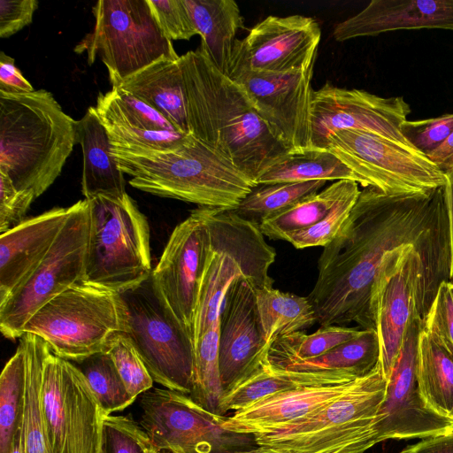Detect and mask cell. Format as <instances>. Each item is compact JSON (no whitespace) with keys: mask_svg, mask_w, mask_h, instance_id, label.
I'll return each instance as SVG.
<instances>
[{"mask_svg":"<svg viewBox=\"0 0 453 453\" xmlns=\"http://www.w3.org/2000/svg\"><path fill=\"white\" fill-rule=\"evenodd\" d=\"M449 257L444 187L382 193L364 188L334 239L323 247L308 296L320 326L375 330L372 295L386 257L405 246Z\"/></svg>","mask_w":453,"mask_h":453,"instance_id":"obj_1","label":"cell"},{"mask_svg":"<svg viewBox=\"0 0 453 453\" xmlns=\"http://www.w3.org/2000/svg\"><path fill=\"white\" fill-rule=\"evenodd\" d=\"M189 134L228 159L257 185L289 153L236 81L199 50L180 56Z\"/></svg>","mask_w":453,"mask_h":453,"instance_id":"obj_2","label":"cell"},{"mask_svg":"<svg viewBox=\"0 0 453 453\" xmlns=\"http://www.w3.org/2000/svg\"><path fill=\"white\" fill-rule=\"evenodd\" d=\"M128 183L143 192L203 207L234 210L256 184L211 147L188 134L171 150L113 146Z\"/></svg>","mask_w":453,"mask_h":453,"instance_id":"obj_3","label":"cell"},{"mask_svg":"<svg viewBox=\"0 0 453 453\" xmlns=\"http://www.w3.org/2000/svg\"><path fill=\"white\" fill-rule=\"evenodd\" d=\"M77 121L45 89L0 91V173L35 198L60 175L76 143Z\"/></svg>","mask_w":453,"mask_h":453,"instance_id":"obj_4","label":"cell"},{"mask_svg":"<svg viewBox=\"0 0 453 453\" xmlns=\"http://www.w3.org/2000/svg\"><path fill=\"white\" fill-rule=\"evenodd\" d=\"M196 210L206 226L209 246L193 325L194 346L219 320L222 300L236 279L244 278L255 290L273 287L268 273L276 257L257 223L230 209Z\"/></svg>","mask_w":453,"mask_h":453,"instance_id":"obj_5","label":"cell"},{"mask_svg":"<svg viewBox=\"0 0 453 453\" xmlns=\"http://www.w3.org/2000/svg\"><path fill=\"white\" fill-rule=\"evenodd\" d=\"M387 386L379 364L324 407L283 427L256 434L255 441L281 453H365L378 443L375 419Z\"/></svg>","mask_w":453,"mask_h":453,"instance_id":"obj_6","label":"cell"},{"mask_svg":"<svg viewBox=\"0 0 453 453\" xmlns=\"http://www.w3.org/2000/svg\"><path fill=\"white\" fill-rule=\"evenodd\" d=\"M123 331L154 381L190 395L194 385L192 336L170 308L152 273L140 283L118 292Z\"/></svg>","mask_w":453,"mask_h":453,"instance_id":"obj_7","label":"cell"},{"mask_svg":"<svg viewBox=\"0 0 453 453\" xmlns=\"http://www.w3.org/2000/svg\"><path fill=\"white\" fill-rule=\"evenodd\" d=\"M90 203V234L83 282L120 292L152 273L150 226L134 199L97 196Z\"/></svg>","mask_w":453,"mask_h":453,"instance_id":"obj_8","label":"cell"},{"mask_svg":"<svg viewBox=\"0 0 453 453\" xmlns=\"http://www.w3.org/2000/svg\"><path fill=\"white\" fill-rule=\"evenodd\" d=\"M123 326L118 293L81 281L41 307L23 332L42 338L58 357L78 363L105 351Z\"/></svg>","mask_w":453,"mask_h":453,"instance_id":"obj_9","label":"cell"},{"mask_svg":"<svg viewBox=\"0 0 453 453\" xmlns=\"http://www.w3.org/2000/svg\"><path fill=\"white\" fill-rule=\"evenodd\" d=\"M92 12L94 27L74 52H86L90 65L99 58L112 88L160 58L179 59L147 0H100Z\"/></svg>","mask_w":453,"mask_h":453,"instance_id":"obj_10","label":"cell"},{"mask_svg":"<svg viewBox=\"0 0 453 453\" xmlns=\"http://www.w3.org/2000/svg\"><path fill=\"white\" fill-rule=\"evenodd\" d=\"M46 256L0 303V330L10 340L19 339L27 320L45 303L84 279L90 234V203L80 200Z\"/></svg>","mask_w":453,"mask_h":453,"instance_id":"obj_11","label":"cell"},{"mask_svg":"<svg viewBox=\"0 0 453 453\" xmlns=\"http://www.w3.org/2000/svg\"><path fill=\"white\" fill-rule=\"evenodd\" d=\"M139 424L154 446L170 453H242L257 446L254 435L223 426L188 395L152 388L139 396Z\"/></svg>","mask_w":453,"mask_h":453,"instance_id":"obj_12","label":"cell"},{"mask_svg":"<svg viewBox=\"0 0 453 453\" xmlns=\"http://www.w3.org/2000/svg\"><path fill=\"white\" fill-rule=\"evenodd\" d=\"M40 398L53 453H103L106 414L78 366L51 349L43 363Z\"/></svg>","mask_w":453,"mask_h":453,"instance_id":"obj_13","label":"cell"},{"mask_svg":"<svg viewBox=\"0 0 453 453\" xmlns=\"http://www.w3.org/2000/svg\"><path fill=\"white\" fill-rule=\"evenodd\" d=\"M325 149L359 178L363 188L394 195L446 184V175L425 155L372 133L339 130L328 137Z\"/></svg>","mask_w":453,"mask_h":453,"instance_id":"obj_14","label":"cell"},{"mask_svg":"<svg viewBox=\"0 0 453 453\" xmlns=\"http://www.w3.org/2000/svg\"><path fill=\"white\" fill-rule=\"evenodd\" d=\"M411 111L403 96L382 97L326 82L311 95V147L325 149L328 137L339 130H358L413 149L401 132Z\"/></svg>","mask_w":453,"mask_h":453,"instance_id":"obj_15","label":"cell"},{"mask_svg":"<svg viewBox=\"0 0 453 453\" xmlns=\"http://www.w3.org/2000/svg\"><path fill=\"white\" fill-rule=\"evenodd\" d=\"M423 320L416 315L406 328L375 419L378 443L389 439H424L453 431V420L431 410L418 388V348Z\"/></svg>","mask_w":453,"mask_h":453,"instance_id":"obj_16","label":"cell"},{"mask_svg":"<svg viewBox=\"0 0 453 453\" xmlns=\"http://www.w3.org/2000/svg\"><path fill=\"white\" fill-rule=\"evenodd\" d=\"M315 59L287 73L245 72L229 77L242 87L260 117L289 153L312 148L311 81Z\"/></svg>","mask_w":453,"mask_h":453,"instance_id":"obj_17","label":"cell"},{"mask_svg":"<svg viewBox=\"0 0 453 453\" xmlns=\"http://www.w3.org/2000/svg\"><path fill=\"white\" fill-rule=\"evenodd\" d=\"M321 38L318 22L310 17L268 16L242 40H235L228 77L241 73H287L316 58Z\"/></svg>","mask_w":453,"mask_h":453,"instance_id":"obj_18","label":"cell"},{"mask_svg":"<svg viewBox=\"0 0 453 453\" xmlns=\"http://www.w3.org/2000/svg\"><path fill=\"white\" fill-rule=\"evenodd\" d=\"M208 246L206 226L195 209L173 229L152 270L167 303L191 336Z\"/></svg>","mask_w":453,"mask_h":453,"instance_id":"obj_19","label":"cell"},{"mask_svg":"<svg viewBox=\"0 0 453 453\" xmlns=\"http://www.w3.org/2000/svg\"><path fill=\"white\" fill-rule=\"evenodd\" d=\"M256 292L241 277L227 288L219 314V359L223 396L267 357ZM223 398V397H222Z\"/></svg>","mask_w":453,"mask_h":453,"instance_id":"obj_20","label":"cell"},{"mask_svg":"<svg viewBox=\"0 0 453 453\" xmlns=\"http://www.w3.org/2000/svg\"><path fill=\"white\" fill-rule=\"evenodd\" d=\"M94 110L113 146L171 150L188 136L152 107L119 88L100 94Z\"/></svg>","mask_w":453,"mask_h":453,"instance_id":"obj_21","label":"cell"},{"mask_svg":"<svg viewBox=\"0 0 453 453\" xmlns=\"http://www.w3.org/2000/svg\"><path fill=\"white\" fill-rule=\"evenodd\" d=\"M453 32V0H372L334 29L337 42L398 30Z\"/></svg>","mask_w":453,"mask_h":453,"instance_id":"obj_22","label":"cell"},{"mask_svg":"<svg viewBox=\"0 0 453 453\" xmlns=\"http://www.w3.org/2000/svg\"><path fill=\"white\" fill-rule=\"evenodd\" d=\"M70 209L56 207L0 235V303L34 271L65 225Z\"/></svg>","mask_w":453,"mask_h":453,"instance_id":"obj_23","label":"cell"},{"mask_svg":"<svg viewBox=\"0 0 453 453\" xmlns=\"http://www.w3.org/2000/svg\"><path fill=\"white\" fill-rule=\"evenodd\" d=\"M355 380L304 386L264 397L225 417L223 426L230 431L253 435L283 427L324 407L347 391Z\"/></svg>","mask_w":453,"mask_h":453,"instance_id":"obj_24","label":"cell"},{"mask_svg":"<svg viewBox=\"0 0 453 453\" xmlns=\"http://www.w3.org/2000/svg\"><path fill=\"white\" fill-rule=\"evenodd\" d=\"M114 88L129 93L152 107L179 132L190 134L179 59L160 58Z\"/></svg>","mask_w":453,"mask_h":453,"instance_id":"obj_25","label":"cell"},{"mask_svg":"<svg viewBox=\"0 0 453 453\" xmlns=\"http://www.w3.org/2000/svg\"><path fill=\"white\" fill-rule=\"evenodd\" d=\"M76 143L82 150L81 193L85 199L100 195L123 196L127 193L123 173L111 153L107 131L92 106L77 121Z\"/></svg>","mask_w":453,"mask_h":453,"instance_id":"obj_26","label":"cell"},{"mask_svg":"<svg viewBox=\"0 0 453 453\" xmlns=\"http://www.w3.org/2000/svg\"><path fill=\"white\" fill-rule=\"evenodd\" d=\"M356 379L358 378L341 372L278 369L271 365L266 357L253 372L223 396L219 414L225 417L228 411L235 412L264 397L286 390L304 386L341 384Z\"/></svg>","mask_w":453,"mask_h":453,"instance_id":"obj_27","label":"cell"},{"mask_svg":"<svg viewBox=\"0 0 453 453\" xmlns=\"http://www.w3.org/2000/svg\"><path fill=\"white\" fill-rule=\"evenodd\" d=\"M201 37L198 48L224 74H228L235 35L243 18L234 0H184Z\"/></svg>","mask_w":453,"mask_h":453,"instance_id":"obj_28","label":"cell"},{"mask_svg":"<svg viewBox=\"0 0 453 453\" xmlns=\"http://www.w3.org/2000/svg\"><path fill=\"white\" fill-rule=\"evenodd\" d=\"M25 379L20 431L23 453H53L48 440L41 407L42 368L50 346L39 336L25 333Z\"/></svg>","mask_w":453,"mask_h":453,"instance_id":"obj_29","label":"cell"},{"mask_svg":"<svg viewBox=\"0 0 453 453\" xmlns=\"http://www.w3.org/2000/svg\"><path fill=\"white\" fill-rule=\"evenodd\" d=\"M417 380L426 405L450 418L453 406V356L423 328L419 334Z\"/></svg>","mask_w":453,"mask_h":453,"instance_id":"obj_30","label":"cell"},{"mask_svg":"<svg viewBox=\"0 0 453 453\" xmlns=\"http://www.w3.org/2000/svg\"><path fill=\"white\" fill-rule=\"evenodd\" d=\"M255 292L263 337L268 348L277 339L318 323L308 296L282 292L273 287Z\"/></svg>","mask_w":453,"mask_h":453,"instance_id":"obj_31","label":"cell"},{"mask_svg":"<svg viewBox=\"0 0 453 453\" xmlns=\"http://www.w3.org/2000/svg\"><path fill=\"white\" fill-rule=\"evenodd\" d=\"M380 342L376 330L363 329L357 337L321 356L290 361L273 367L296 372H341L361 378L380 364Z\"/></svg>","mask_w":453,"mask_h":453,"instance_id":"obj_32","label":"cell"},{"mask_svg":"<svg viewBox=\"0 0 453 453\" xmlns=\"http://www.w3.org/2000/svg\"><path fill=\"white\" fill-rule=\"evenodd\" d=\"M348 180L359 178L335 155L326 149L311 148L290 152L265 170L257 184Z\"/></svg>","mask_w":453,"mask_h":453,"instance_id":"obj_33","label":"cell"},{"mask_svg":"<svg viewBox=\"0 0 453 453\" xmlns=\"http://www.w3.org/2000/svg\"><path fill=\"white\" fill-rule=\"evenodd\" d=\"M353 180H341L309 196L291 207L261 220L259 227L265 236L283 240L287 234L308 228L320 221L352 187Z\"/></svg>","mask_w":453,"mask_h":453,"instance_id":"obj_34","label":"cell"},{"mask_svg":"<svg viewBox=\"0 0 453 453\" xmlns=\"http://www.w3.org/2000/svg\"><path fill=\"white\" fill-rule=\"evenodd\" d=\"M326 182L320 180L257 184L234 211L241 218L259 225L262 219L318 193Z\"/></svg>","mask_w":453,"mask_h":453,"instance_id":"obj_35","label":"cell"},{"mask_svg":"<svg viewBox=\"0 0 453 453\" xmlns=\"http://www.w3.org/2000/svg\"><path fill=\"white\" fill-rule=\"evenodd\" d=\"M362 332L363 329L340 326H320L311 334L296 332L274 341L269 348L267 358L273 366L314 358L357 337Z\"/></svg>","mask_w":453,"mask_h":453,"instance_id":"obj_36","label":"cell"},{"mask_svg":"<svg viewBox=\"0 0 453 453\" xmlns=\"http://www.w3.org/2000/svg\"><path fill=\"white\" fill-rule=\"evenodd\" d=\"M219 342V320L209 327L195 344L194 385L189 395L203 409L217 415H219L223 397Z\"/></svg>","mask_w":453,"mask_h":453,"instance_id":"obj_37","label":"cell"},{"mask_svg":"<svg viewBox=\"0 0 453 453\" xmlns=\"http://www.w3.org/2000/svg\"><path fill=\"white\" fill-rule=\"evenodd\" d=\"M25 347L21 341L0 376V453H9L19 426L25 379Z\"/></svg>","mask_w":453,"mask_h":453,"instance_id":"obj_38","label":"cell"},{"mask_svg":"<svg viewBox=\"0 0 453 453\" xmlns=\"http://www.w3.org/2000/svg\"><path fill=\"white\" fill-rule=\"evenodd\" d=\"M73 364L84 374L106 415L122 411L134 402L106 351Z\"/></svg>","mask_w":453,"mask_h":453,"instance_id":"obj_39","label":"cell"},{"mask_svg":"<svg viewBox=\"0 0 453 453\" xmlns=\"http://www.w3.org/2000/svg\"><path fill=\"white\" fill-rule=\"evenodd\" d=\"M105 351L134 401L152 388L155 381L127 334L122 332L114 334Z\"/></svg>","mask_w":453,"mask_h":453,"instance_id":"obj_40","label":"cell"},{"mask_svg":"<svg viewBox=\"0 0 453 453\" xmlns=\"http://www.w3.org/2000/svg\"><path fill=\"white\" fill-rule=\"evenodd\" d=\"M360 191L358 184H356L320 221L303 230L287 234L283 241L288 242L296 249L325 247L334 239L348 219Z\"/></svg>","mask_w":453,"mask_h":453,"instance_id":"obj_41","label":"cell"},{"mask_svg":"<svg viewBox=\"0 0 453 453\" xmlns=\"http://www.w3.org/2000/svg\"><path fill=\"white\" fill-rule=\"evenodd\" d=\"M154 447L139 422L130 416L111 414L104 418V453H146Z\"/></svg>","mask_w":453,"mask_h":453,"instance_id":"obj_42","label":"cell"},{"mask_svg":"<svg viewBox=\"0 0 453 453\" xmlns=\"http://www.w3.org/2000/svg\"><path fill=\"white\" fill-rule=\"evenodd\" d=\"M401 132L414 150L426 157L453 132V113L420 120L407 119Z\"/></svg>","mask_w":453,"mask_h":453,"instance_id":"obj_43","label":"cell"},{"mask_svg":"<svg viewBox=\"0 0 453 453\" xmlns=\"http://www.w3.org/2000/svg\"><path fill=\"white\" fill-rule=\"evenodd\" d=\"M423 329L453 356V293L443 280L423 320Z\"/></svg>","mask_w":453,"mask_h":453,"instance_id":"obj_44","label":"cell"},{"mask_svg":"<svg viewBox=\"0 0 453 453\" xmlns=\"http://www.w3.org/2000/svg\"><path fill=\"white\" fill-rule=\"evenodd\" d=\"M164 35L170 41L198 35L184 0H147Z\"/></svg>","mask_w":453,"mask_h":453,"instance_id":"obj_45","label":"cell"},{"mask_svg":"<svg viewBox=\"0 0 453 453\" xmlns=\"http://www.w3.org/2000/svg\"><path fill=\"white\" fill-rule=\"evenodd\" d=\"M35 199L33 193L18 190L10 178L0 173V233L22 223Z\"/></svg>","mask_w":453,"mask_h":453,"instance_id":"obj_46","label":"cell"},{"mask_svg":"<svg viewBox=\"0 0 453 453\" xmlns=\"http://www.w3.org/2000/svg\"><path fill=\"white\" fill-rule=\"evenodd\" d=\"M38 4L36 0H0V37H10L29 25Z\"/></svg>","mask_w":453,"mask_h":453,"instance_id":"obj_47","label":"cell"},{"mask_svg":"<svg viewBox=\"0 0 453 453\" xmlns=\"http://www.w3.org/2000/svg\"><path fill=\"white\" fill-rule=\"evenodd\" d=\"M31 83L15 65V60L4 51L0 54V91L8 94L33 92Z\"/></svg>","mask_w":453,"mask_h":453,"instance_id":"obj_48","label":"cell"},{"mask_svg":"<svg viewBox=\"0 0 453 453\" xmlns=\"http://www.w3.org/2000/svg\"><path fill=\"white\" fill-rule=\"evenodd\" d=\"M400 453H453V431L421 439Z\"/></svg>","mask_w":453,"mask_h":453,"instance_id":"obj_49","label":"cell"},{"mask_svg":"<svg viewBox=\"0 0 453 453\" xmlns=\"http://www.w3.org/2000/svg\"><path fill=\"white\" fill-rule=\"evenodd\" d=\"M426 157L431 160L445 175L453 173V132Z\"/></svg>","mask_w":453,"mask_h":453,"instance_id":"obj_50","label":"cell"},{"mask_svg":"<svg viewBox=\"0 0 453 453\" xmlns=\"http://www.w3.org/2000/svg\"><path fill=\"white\" fill-rule=\"evenodd\" d=\"M445 199L448 214L449 241V275L448 281L453 285V173L446 175Z\"/></svg>","mask_w":453,"mask_h":453,"instance_id":"obj_51","label":"cell"},{"mask_svg":"<svg viewBox=\"0 0 453 453\" xmlns=\"http://www.w3.org/2000/svg\"><path fill=\"white\" fill-rule=\"evenodd\" d=\"M9 453H23L22 441H21V431L20 424L17 431L15 432Z\"/></svg>","mask_w":453,"mask_h":453,"instance_id":"obj_52","label":"cell"},{"mask_svg":"<svg viewBox=\"0 0 453 453\" xmlns=\"http://www.w3.org/2000/svg\"><path fill=\"white\" fill-rule=\"evenodd\" d=\"M242 453H281V452L277 451V450H275L272 448L266 447V446L257 445V447H255L251 449L243 451Z\"/></svg>","mask_w":453,"mask_h":453,"instance_id":"obj_53","label":"cell"},{"mask_svg":"<svg viewBox=\"0 0 453 453\" xmlns=\"http://www.w3.org/2000/svg\"><path fill=\"white\" fill-rule=\"evenodd\" d=\"M146 453H170V452L166 451V450H161V449H158L156 447H154Z\"/></svg>","mask_w":453,"mask_h":453,"instance_id":"obj_54","label":"cell"},{"mask_svg":"<svg viewBox=\"0 0 453 453\" xmlns=\"http://www.w3.org/2000/svg\"><path fill=\"white\" fill-rule=\"evenodd\" d=\"M450 418L453 420V406H452V410H451V412H450Z\"/></svg>","mask_w":453,"mask_h":453,"instance_id":"obj_55","label":"cell"},{"mask_svg":"<svg viewBox=\"0 0 453 453\" xmlns=\"http://www.w3.org/2000/svg\"><path fill=\"white\" fill-rule=\"evenodd\" d=\"M450 286H451V289H452V293H453V285H452V284H450Z\"/></svg>","mask_w":453,"mask_h":453,"instance_id":"obj_56","label":"cell"},{"mask_svg":"<svg viewBox=\"0 0 453 453\" xmlns=\"http://www.w3.org/2000/svg\"><path fill=\"white\" fill-rule=\"evenodd\" d=\"M104 453V452H103Z\"/></svg>","mask_w":453,"mask_h":453,"instance_id":"obj_57","label":"cell"}]
</instances>
